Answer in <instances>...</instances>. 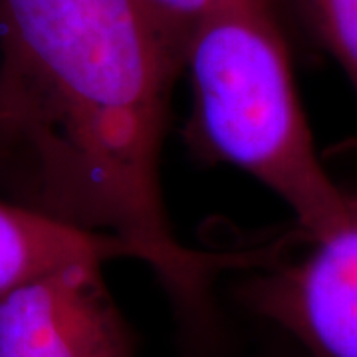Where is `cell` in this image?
Returning <instances> with one entry per match:
<instances>
[{"mask_svg":"<svg viewBox=\"0 0 357 357\" xmlns=\"http://www.w3.org/2000/svg\"><path fill=\"white\" fill-rule=\"evenodd\" d=\"M185 60L137 0H0V165L22 204L131 244L187 310L244 255L178 243L161 149Z\"/></svg>","mask_w":357,"mask_h":357,"instance_id":"1","label":"cell"},{"mask_svg":"<svg viewBox=\"0 0 357 357\" xmlns=\"http://www.w3.org/2000/svg\"><path fill=\"white\" fill-rule=\"evenodd\" d=\"M191 141L288 204L306 236L335 227L347 197L319 159L274 0H218L185 58Z\"/></svg>","mask_w":357,"mask_h":357,"instance_id":"2","label":"cell"},{"mask_svg":"<svg viewBox=\"0 0 357 357\" xmlns=\"http://www.w3.org/2000/svg\"><path fill=\"white\" fill-rule=\"evenodd\" d=\"M296 260L244 286V302L310 357H357V195L342 220Z\"/></svg>","mask_w":357,"mask_h":357,"instance_id":"3","label":"cell"},{"mask_svg":"<svg viewBox=\"0 0 357 357\" xmlns=\"http://www.w3.org/2000/svg\"><path fill=\"white\" fill-rule=\"evenodd\" d=\"M103 264L72 262L0 296V357H133Z\"/></svg>","mask_w":357,"mask_h":357,"instance_id":"4","label":"cell"},{"mask_svg":"<svg viewBox=\"0 0 357 357\" xmlns=\"http://www.w3.org/2000/svg\"><path fill=\"white\" fill-rule=\"evenodd\" d=\"M121 258L141 260V255L112 234L70 225L28 204L0 201V296L54 268Z\"/></svg>","mask_w":357,"mask_h":357,"instance_id":"5","label":"cell"},{"mask_svg":"<svg viewBox=\"0 0 357 357\" xmlns=\"http://www.w3.org/2000/svg\"><path fill=\"white\" fill-rule=\"evenodd\" d=\"M302 4L357 96V0H302Z\"/></svg>","mask_w":357,"mask_h":357,"instance_id":"6","label":"cell"},{"mask_svg":"<svg viewBox=\"0 0 357 357\" xmlns=\"http://www.w3.org/2000/svg\"><path fill=\"white\" fill-rule=\"evenodd\" d=\"M149 14L169 44L187 58L189 42L195 30L211 14L218 0H137Z\"/></svg>","mask_w":357,"mask_h":357,"instance_id":"7","label":"cell"}]
</instances>
